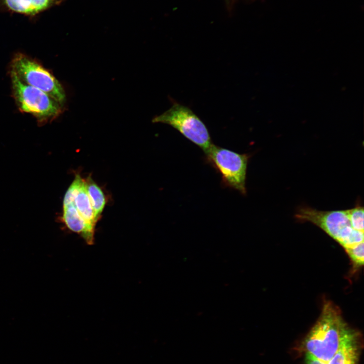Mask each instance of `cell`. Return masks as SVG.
I'll return each instance as SVG.
<instances>
[{
    "instance_id": "cell-6",
    "label": "cell",
    "mask_w": 364,
    "mask_h": 364,
    "mask_svg": "<svg viewBox=\"0 0 364 364\" xmlns=\"http://www.w3.org/2000/svg\"><path fill=\"white\" fill-rule=\"evenodd\" d=\"M11 70L24 83L37 88L63 106L66 101L64 89L56 78L37 61L22 53L16 54Z\"/></svg>"
},
{
    "instance_id": "cell-3",
    "label": "cell",
    "mask_w": 364,
    "mask_h": 364,
    "mask_svg": "<svg viewBox=\"0 0 364 364\" xmlns=\"http://www.w3.org/2000/svg\"><path fill=\"white\" fill-rule=\"evenodd\" d=\"M13 96L19 110L31 114L40 123L58 117L62 105L44 92L23 82L10 70Z\"/></svg>"
},
{
    "instance_id": "cell-13",
    "label": "cell",
    "mask_w": 364,
    "mask_h": 364,
    "mask_svg": "<svg viewBox=\"0 0 364 364\" xmlns=\"http://www.w3.org/2000/svg\"><path fill=\"white\" fill-rule=\"evenodd\" d=\"M305 364H328L307 352L305 353Z\"/></svg>"
},
{
    "instance_id": "cell-8",
    "label": "cell",
    "mask_w": 364,
    "mask_h": 364,
    "mask_svg": "<svg viewBox=\"0 0 364 364\" xmlns=\"http://www.w3.org/2000/svg\"><path fill=\"white\" fill-rule=\"evenodd\" d=\"M360 344L359 333L351 328L328 364H358Z\"/></svg>"
},
{
    "instance_id": "cell-7",
    "label": "cell",
    "mask_w": 364,
    "mask_h": 364,
    "mask_svg": "<svg viewBox=\"0 0 364 364\" xmlns=\"http://www.w3.org/2000/svg\"><path fill=\"white\" fill-rule=\"evenodd\" d=\"M63 222L72 232L79 235L88 245H93L95 227L87 223L72 203L63 206Z\"/></svg>"
},
{
    "instance_id": "cell-9",
    "label": "cell",
    "mask_w": 364,
    "mask_h": 364,
    "mask_svg": "<svg viewBox=\"0 0 364 364\" xmlns=\"http://www.w3.org/2000/svg\"><path fill=\"white\" fill-rule=\"evenodd\" d=\"M64 0H2L9 11L28 16H35L54 6L61 4Z\"/></svg>"
},
{
    "instance_id": "cell-5",
    "label": "cell",
    "mask_w": 364,
    "mask_h": 364,
    "mask_svg": "<svg viewBox=\"0 0 364 364\" xmlns=\"http://www.w3.org/2000/svg\"><path fill=\"white\" fill-rule=\"evenodd\" d=\"M152 122L170 125L204 153L213 144L204 122L189 107L176 102L168 110L154 118Z\"/></svg>"
},
{
    "instance_id": "cell-2",
    "label": "cell",
    "mask_w": 364,
    "mask_h": 364,
    "mask_svg": "<svg viewBox=\"0 0 364 364\" xmlns=\"http://www.w3.org/2000/svg\"><path fill=\"white\" fill-rule=\"evenodd\" d=\"M295 217L319 227L344 248L364 242L363 232L356 230L352 225L349 209L322 211L303 207L297 211Z\"/></svg>"
},
{
    "instance_id": "cell-12",
    "label": "cell",
    "mask_w": 364,
    "mask_h": 364,
    "mask_svg": "<svg viewBox=\"0 0 364 364\" xmlns=\"http://www.w3.org/2000/svg\"><path fill=\"white\" fill-rule=\"evenodd\" d=\"M347 254L356 266H361L364 262V242L344 248Z\"/></svg>"
},
{
    "instance_id": "cell-1",
    "label": "cell",
    "mask_w": 364,
    "mask_h": 364,
    "mask_svg": "<svg viewBox=\"0 0 364 364\" xmlns=\"http://www.w3.org/2000/svg\"><path fill=\"white\" fill-rule=\"evenodd\" d=\"M350 329L339 308L331 301H325L318 318L304 340L303 348L306 352L328 363Z\"/></svg>"
},
{
    "instance_id": "cell-11",
    "label": "cell",
    "mask_w": 364,
    "mask_h": 364,
    "mask_svg": "<svg viewBox=\"0 0 364 364\" xmlns=\"http://www.w3.org/2000/svg\"><path fill=\"white\" fill-rule=\"evenodd\" d=\"M84 180L86 190L94 210L95 217L98 221L105 206L106 197L103 190L90 176H88Z\"/></svg>"
},
{
    "instance_id": "cell-4",
    "label": "cell",
    "mask_w": 364,
    "mask_h": 364,
    "mask_svg": "<svg viewBox=\"0 0 364 364\" xmlns=\"http://www.w3.org/2000/svg\"><path fill=\"white\" fill-rule=\"evenodd\" d=\"M206 161L221 174L224 186L246 194V179L250 155L212 144L205 153Z\"/></svg>"
},
{
    "instance_id": "cell-10",
    "label": "cell",
    "mask_w": 364,
    "mask_h": 364,
    "mask_svg": "<svg viewBox=\"0 0 364 364\" xmlns=\"http://www.w3.org/2000/svg\"><path fill=\"white\" fill-rule=\"evenodd\" d=\"M71 203L74 204L80 215L87 223L96 226L98 221L95 218L94 210L86 190L85 180Z\"/></svg>"
}]
</instances>
